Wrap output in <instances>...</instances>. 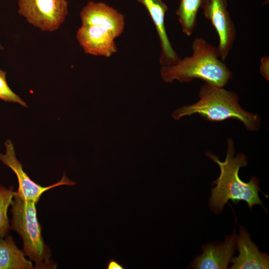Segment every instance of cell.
I'll use <instances>...</instances> for the list:
<instances>
[{"label":"cell","mask_w":269,"mask_h":269,"mask_svg":"<svg viewBox=\"0 0 269 269\" xmlns=\"http://www.w3.org/2000/svg\"><path fill=\"white\" fill-rule=\"evenodd\" d=\"M238 257L230 261V269H266L269 268V256L259 251L258 247L252 240L245 228L240 226L239 234L236 237Z\"/></svg>","instance_id":"30bf717a"},{"label":"cell","mask_w":269,"mask_h":269,"mask_svg":"<svg viewBox=\"0 0 269 269\" xmlns=\"http://www.w3.org/2000/svg\"><path fill=\"white\" fill-rule=\"evenodd\" d=\"M237 233L225 236L223 243H207L203 253L194 260L191 267L195 269H226L233 258L236 248Z\"/></svg>","instance_id":"9c48e42d"},{"label":"cell","mask_w":269,"mask_h":269,"mask_svg":"<svg viewBox=\"0 0 269 269\" xmlns=\"http://www.w3.org/2000/svg\"><path fill=\"white\" fill-rule=\"evenodd\" d=\"M0 99L5 102L18 103L24 107H27L26 103L9 88L6 80V72L0 69Z\"/></svg>","instance_id":"9a60e30c"},{"label":"cell","mask_w":269,"mask_h":269,"mask_svg":"<svg viewBox=\"0 0 269 269\" xmlns=\"http://www.w3.org/2000/svg\"><path fill=\"white\" fill-rule=\"evenodd\" d=\"M23 251L16 246L9 235L0 238V269H33L31 261L25 258Z\"/></svg>","instance_id":"7c38bea8"},{"label":"cell","mask_w":269,"mask_h":269,"mask_svg":"<svg viewBox=\"0 0 269 269\" xmlns=\"http://www.w3.org/2000/svg\"><path fill=\"white\" fill-rule=\"evenodd\" d=\"M14 194L12 186L7 189L0 185V238H3L7 236L11 229L7 213Z\"/></svg>","instance_id":"5bb4252c"},{"label":"cell","mask_w":269,"mask_h":269,"mask_svg":"<svg viewBox=\"0 0 269 269\" xmlns=\"http://www.w3.org/2000/svg\"><path fill=\"white\" fill-rule=\"evenodd\" d=\"M68 3L66 0H18V12L32 26L53 32L65 21Z\"/></svg>","instance_id":"8992f818"},{"label":"cell","mask_w":269,"mask_h":269,"mask_svg":"<svg viewBox=\"0 0 269 269\" xmlns=\"http://www.w3.org/2000/svg\"><path fill=\"white\" fill-rule=\"evenodd\" d=\"M137 0L146 7L155 27L161 49L159 59L161 66L176 64L180 58L173 48L165 28L164 17L167 6L161 0Z\"/></svg>","instance_id":"8fae6325"},{"label":"cell","mask_w":269,"mask_h":269,"mask_svg":"<svg viewBox=\"0 0 269 269\" xmlns=\"http://www.w3.org/2000/svg\"><path fill=\"white\" fill-rule=\"evenodd\" d=\"M206 0H180L176 13L181 25L182 31L190 36L197 25V16Z\"/></svg>","instance_id":"4fadbf2b"},{"label":"cell","mask_w":269,"mask_h":269,"mask_svg":"<svg viewBox=\"0 0 269 269\" xmlns=\"http://www.w3.org/2000/svg\"><path fill=\"white\" fill-rule=\"evenodd\" d=\"M0 49H3V48H2V46L1 45L0 43Z\"/></svg>","instance_id":"ac0fdd59"},{"label":"cell","mask_w":269,"mask_h":269,"mask_svg":"<svg viewBox=\"0 0 269 269\" xmlns=\"http://www.w3.org/2000/svg\"><path fill=\"white\" fill-rule=\"evenodd\" d=\"M81 26L76 33V38L86 54L109 57L118 49L116 38L110 24L90 11L80 12Z\"/></svg>","instance_id":"5b68a950"},{"label":"cell","mask_w":269,"mask_h":269,"mask_svg":"<svg viewBox=\"0 0 269 269\" xmlns=\"http://www.w3.org/2000/svg\"><path fill=\"white\" fill-rule=\"evenodd\" d=\"M235 153L234 143L230 138L228 140L227 151L224 161H220L213 153L206 152V155L216 163L220 169L219 177L212 183L215 187L211 189L209 203L210 210L216 214L222 212L229 200L235 204L244 200L251 210L255 205H260L265 209L259 195V192L263 193L259 188V179L253 177L248 182L241 180L239 171L241 167L247 166V159L244 154L238 153L235 156Z\"/></svg>","instance_id":"6da1fadb"},{"label":"cell","mask_w":269,"mask_h":269,"mask_svg":"<svg viewBox=\"0 0 269 269\" xmlns=\"http://www.w3.org/2000/svg\"><path fill=\"white\" fill-rule=\"evenodd\" d=\"M192 54L180 59L176 64L162 66L160 75L165 83L177 80L190 82L200 79L205 82L224 87L232 77V73L219 57L217 47L204 38L194 39L191 44Z\"/></svg>","instance_id":"7a4b0ae2"},{"label":"cell","mask_w":269,"mask_h":269,"mask_svg":"<svg viewBox=\"0 0 269 269\" xmlns=\"http://www.w3.org/2000/svg\"><path fill=\"white\" fill-rule=\"evenodd\" d=\"M198 95L199 99L197 102L175 110L172 117L179 120L184 116L198 114L212 122L236 119L241 121L248 131L258 130L261 122L259 116L244 110L234 92L205 82L201 86Z\"/></svg>","instance_id":"3957f363"},{"label":"cell","mask_w":269,"mask_h":269,"mask_svg":"<svg viewBox=\"0 0 269 269\" xmlns=\"http://www.w3.org/2000/svg\"><path fill=\"white\" fill-rule=\"evenodd\" d=\"M260 73L268 81L269 80V57L266 55L261 60Z\"/></svg>","instance_id":"2e32d148"},{"label":"cell","mask_w":269,"mask_h":269,"mask_svg":"<svg viewBox=\"0 0 269 269\" xmlns=\"http://www.w3.org/2000/svg\"><path fill=\"white\" fill-rule=\"evenodd\" d=\"M5 152L0 154V160L15 174L18 182V188L15 191L22 199L33 201L37 203L42 194L51 188L63 185L73 186L76 184L68 179L65 172L62 179L53 184L44 187L37 184L23 170L22 165L16 157L14 147L10 140L5 142Z\"/></svg>","instance_id":"ba28073f"},{"label":"cell","mask_w":269,"mask_h":269,"mask_svg":"<svg viewBox=\"0 0 269 269\" xmlns=\"http://www.w3.org/2000/svg\"><path fill=\"white\" fill-rule=\"evenodd\" d=\"M204 17L210 21L219 38V57L225 61L236 37V29L228 9L227 0H206L202 8Z\"/></svg>","instance_id":"52a82bcc"},{"label":"cell","mask_w":269,"mask_h":269,"mask_svg":"<svg viewBox=\"0 0 269 269\" xmlns=\"http://www.w3.org/2000/svg\"><path fill=\"white\" fill-rule=\"evenodd\" d=\"M36 204L33 201L22 199L14 191L11 204L12 217L10 228L21 238L23 252L25 256L34 262V269H55L56 266L51 260L50 250L45 244L41 234Z\"/></svg>","instance_id":"277c9868"},{"label":"cell","mask_w":269,"mask_h":269,"mask_svg":"<svg viewBox=\"0 0 269 269\" xmlns=\"http://www.w3.org/2000/svg\"><path fill=\"white\" fill-rule=\"evenodd\" d=\"M107 269H125L124 267L121 265L119 262H118L115 259L111 258L110 259L107 264Z\"/></svg>","instance_id":"e0dca14e"}]
</instances>
